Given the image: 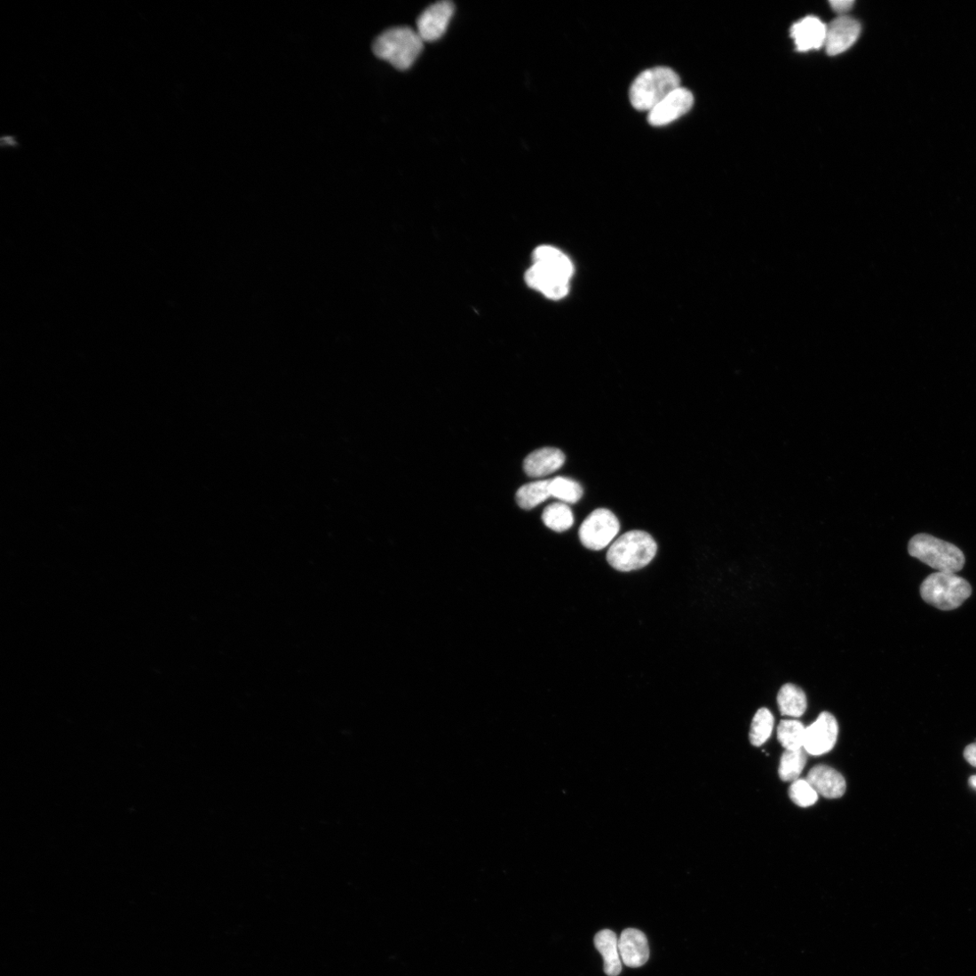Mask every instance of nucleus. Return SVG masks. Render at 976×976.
I'll list each match as a JSON object with an SVG mask.
<instances>
[{
  "instance_id": "obj_17",
  "label": "nucleus",
  "mask_w": 976,
  "mask_h": 976,
  "mask_svg": "<svg viewBox=\"0 0 976 976\" xmlns=\"http://www.w3.org/2000/svg\"><path fill=\"white\" fill-rule=\"evenodd\" d=\"M778 704L781 712L784 716L797 718L805 713L807 701L801 688L792 684H787L779 692Z\"/></svg>"
},
{
  "instance_id": "obj_2",
  "label": "nucleus",
  "mask_w": 976,
  "mask_h": 976,
  "mask_svg": "<svg viewBox=\"0 0 976 976\" xmlns=\"http://www.w3.org/2000/svg\"><path fill=\"white\" fill-rule=\"evenodd\" d=\"M424 40L417 30L408 27L390 28L382 33L373 44L375 55L399 70L412 67L424 49Z\"/></svg>"
},
{
  "instance_id": "obj_6",
  "label": "nucleus",
  "mask_w": 976,
  "mask_h": 976,
  "mask_svg": "<svg viewBox=\"0 0 976 976\" xmlns=\"http://www.w3.org/2000/svg\"><path fill=\"white\" fill-rule=\"evenodd\" d=\"M923 600L940 610H954L970 598L972 587L967 581L952 573H935L920 586Z\"/></svg>"
},
{
  "instance_id": "obj_25",
  "label": "nucleus",
  "mask_w": 976,
  "mask_h": 976,
  "mask_svg": "<svg viewBox=\"0 0 976 976\" xmlns=\"http://www.w3.org/2000/svg\"><path fill=\"white\" fill-rule=\"evenodd\" d=\"M830 4L837 13L845 14L852 10L854 2L853 0H833Z\"/></svg>"
},
{
  "instance_id": "obj_9",
  "label": "nucleus",
  "mask_w": 976,
  "mask_h": 976,
  "mask_svg": "<svg viewBox=\"0 0 976 976\" xmlns=\"http://www.w3.org/2000/svg\"><path fill=\"white\" fill-rule=\"evenodd\" d=\"M693 93L679 87L667 95L648 113V123L655 127L670 124L686 115L694 106Z\"/></svg>"
},
{
  "instance_id": "obj_21",
  "label": "nucleus",
  "mask_w": 976,
  "mask_h": 976,
  "mask_svg": "<svg viewBox=\"0 0 976 976\" xmlns=\"http://www.w3.org/2000/svg\"><path fill=\"white\" fill-rule=\"evenodd\" d=\"M806 763L805 750H786L781 760L779 774L785 782H796L801 775Z\"/></svg>"
},
{
  "instance_id": "obj_4",
  "label": "nucleus",
  "mask_w": 976,
  "mask_h": 976,
  "mask_svg": "<svg viewBox=\"0 0 976 976\" xmlns=\"http://www.w3.org/2000/svg\"><path fill=\"white\" fill-rule=\"evenodd\" d=\"M680 77L671 68L655 67L641 73L633 82L630 98L633 107L650 112L667 95L680 86Z\"/></svg>"
},
{
  "instance_id": "obj_5",
  "label": "nucleus",
  "mask_w": 976,
  "mask_h": 976,
  "mask_svg": "<svg viewBox=\"0 0 976 976\" xmlns=\"http://www.w3.org/2000/svg\"><path fill=\"white\" fill-rule=\"evenodd\" d=\"M909 553L940 573L956 574L965 563L963 551L956 545L927 534H919L909 543Z\"/></svg>"
},
{
  "instance_id": "obj_11",
  "label": "nucleus",
  "mask_w": 976,
  "mask_h": 976,
  "mask_svg": "<svg viewBox=\"0 0 976 976\" xmlns=\"http://www.w3.org/2000/svg\"><path fill=\"white\" fill-rule=\"evenodd\" d=\"M861 33V26L855 20L842 16L827 26L825 46L829 56L840 55L851 48Z\"/></svg>"
},
{
  "instance_id": "obj_18",
  "label": "nucleus",
  "mask_w": 976,
  "mask_h": 976,
  "mask_svg": "<svg viewBox=\"0 0 976 976\" xmlns=\"http://www.w3.org/2000/svg\"><path fill=\"white\" fill-rule=\"evenodd\" d=\"M542 519L548 528L558 533L569 530L575 524L572 509L562 502L548 505L543 512Z\"/></svg>"
},
{
  "instance_id": "obj_15",
  "label": "nucleus",
  "mask_w": 976,
  "mask_h": 976,
  "mask_svg": "<svg viewBox=\"0 0 976 976\" xmlns=\"http://www.w3.org/2000/svg\"><path fill=\"white\" fill-rule=\"evenodd\" d=\"M623 962L630 967H640L649 958V946L646 935L636 929L624 931L619 940Z\"/></svg>"
},
{
  "instance_id": "obj_26",
  "label": "nucleus",
  "mask_w": 976,
  "mask_h": 976,
  "mask_svg": "<svg viewBox=\"0 0 976 976\" xmlns=\"http://www.w3.org/2000/svg\"><path fill=\"white\" fill-rule=\"evenodd\" d=\"M964 756L969 764L976 767V742L965 748Z\"/></svg>"
},
{
  "instance_id": "obj_24",
  "label": "nucleus",
  "mask_w": 976,
  "mask_h": 976,
  "mask_svg": "<svg viewBox=\"0 0 976 976\" xmlns=\"http://www.w3.org/2000/svg\"><path fill=\"white\" fill-rule=\"evenodd\" d=\"M790 797L800 807H809L818 800V793L806 780L794 782L790 789Z\"/></svg>"
},
{
  "instance_id": "obj_3",
  "label": "nucleus",
  "mask_w": 976,
  "mask_h": 976,
  "mask_svg": "<svg viewBox=\"0 0 976 976\" xmlns=\"http://www.w3.org/2000/svg\"><path fill=\"white\" fill-rule=\"evenodd\" d=\"M656 551L657 544L648 533L634 530L623 535L611 544L607 559L614 569L628 573L646 567Z\"/></svg>"
},
{
  "instance_id": "obj_8",
  "label": "nucleus",
  "mask_w": 976,
  "mask_h": 976,
  "mask_svg": "<svg viewBox=\"0 0 976 976\" xmlns=\"http://www.w3.org/2000/svg\"><path fill=\"white\" fill-rule=\"evenodd\" d=\"M838 724L831 713L821 712L817 720L805 728L804 750L812 756H821L831 751L837 741Z\"/></svg>"
},
{
  "instance_id": "obj_16",
  "label": "nucleus",
  "mask_w": 976,
  "mask_h": 976,
  "mask_svg": "<svg viewBox=\"0 0 976 976\" xmlns=\"http://www.w3.org/2000/svg\"><path fill=\"white\" fill-rule=\"evenodd\" d=\"M594 944L604 959V971L608 976H618L623 970L619 940L609 931L599 932L594 939Z\"/></svg>"
},
{
  "instance_id": "obj_20",
  "label": "nucleus",
  "mask_w": 976,
  "mask_h": 976,
  "mask_svg": "<svg viewBox=\"0 0 976 976\" xmlns=\"http://www.w3.org/2000/svg\"><path fill=\"white\" fill-rule=\"evenodd\" d=\"M774 717L768 709H759L753 718L750 740L752 745L759 747L772 736L774 728Z\"/></svg>"
},
{
  "instance_id": "obj_27",
  "label": "nucleus",
  "mask_w": 976,
  "mask_h": 976,
  "mask_svg": "<svg viewBox=\"0 0 976 976\" xmlns=\"http://www.w3.org/2000/svg\"><path fill=\"white\" fill-rule=\"evenodd\" d=\"M970 785L976 790V776H972L969 780Z\"/></svg>"
},
{
  "instance_id": "obj_19",
  "label": "nucleus",
  "mask_w": 976,
  "mask_h": 976,
  "mask_svg": "<svg viewBox=\"0 0 976 976\" xmlns=\"http://www.w3.org/2000/svg\"><path fill=\"white\" fill-rule=\"evenodd\" d=\"M550 496L551 480H539L520 488L517 493V502L521 508L531 510Z\"/></svg>"
},
{
  "instance_id": "obj_10",
  "label": "nucleus",
  "mask_w": 976,
  "mask_h": 976,
  "mask_svg": "<svg viewBox=\"0 0 976 976\" xmlns=\"http://www.w3.org/2000/svg\"><path fill=\"white\" fill-rule=\"evenodd\" d=\"M450 2H439L428 7L417 20V32L424 42H433L446 33L454 14Z\"/></svg>"
},
{
  "instance_id": "obj_12",
  "label": "nucleus",
  "mask_w": 976,
  "mask_h": 976,
  "mask_svg": "<svg viewBox=\"0 0 976 976\" xmlns=\"http://www.w3.org/2000/svg\"><path fill=\"white\" fill-rule=\"evenodd\" d=\"M806 782L818 795L829 799L844 796L846 790L845 778L831 766L818 765L813 766L806 777Z\"/></svg>"
},
{
  "instance_id": "obj_13",
  "label": "nucleus",
  "mask_w": 976,
  "mask_h": 976,
  "mask_svg": "<svg viewBox=\"0 0 976 976\" xmlns=\"http://www.w3.org/2000/svg\"><path fill=\"white\" fill-rule=\"evenodd\" d=\"M790 35L797 51L806 52L825 45L827 25L815 17H806L793 25Z\"/></svg>"
},
{
  "instance_id": "obj_22",
  "label": "nucleus",
  "mask_w": 976,
  "mask_h": 976,
  "mask_svg": "<svg viewBox=\"0 0 976 976\" xmlns=\"http://www.w3.org/2000/svg\"><path fill=\"white\" fill-rule=\"evenodd\" d=\"M805 728L798 721L784 720L778 727V739L786 750L804 749Z\"/></svg>"
},
{
  "instance_id": "obj_14",
  "label": "nucleus",
  "mask_w": 976,
  "mask_h": 976,
  "mask_svg": "<svg viewBox=\"0 0 976 976\" xmlns=\"http://www.w3.org/2000/svg\"><path fill=\"white\" fill-rule=\"evenodd\" d=\"M564 453L556 448H544L529 454L524 470L531 478H543L559 471L565 464Z\"/></svg>"
},
{
  "instance_id": "obj_23",
  "label": "nucleus",
  "mask_w": 976,
  "mask_h": 976,
  "mask_svg": "<svg viewBox=\"0 0 976 976\" xmlns=\"http://www.w3.org/2000/svg\"><path fill=\"white\" fill-rule=\"evenodd\" d=\"M551 496L565 504H575L583 496V487L575 480L558 477L551 480Z\"/></svg>"
},
{
  "instance_id": "obj_7",
  "label": "nucleus",
  "mask_w": 976,
  "mask_h": 976,
  "mask_svg": "<svg viewBox=\"0 0 976 976\" xmlns=\"http://www.w3.org/2000/svg\"><path fill=\"white\" fill-rule=\"evenodd\" d=\"M620 529L621 524L615 513L608 509L599 508L584 520L579 536L586 548L599 551L612 543Z\"/></svg>"
},
{
  "instance_id": "obj_1",
  "label": "nucleus",
  "mask_w": 976,
  "mask_h": 976,
  "mask_svg": "<svg viewBox=\"0 0 976 976\" xmlns=\"http://www.w3.org/2000/svg\"><path fill=\"white\" fill-rule=\"evenodd\" d=\"M533 260V266L526 274L528 285L553 300L567 297L574 274L568 257L552 246L544 245L536 249Z\"/></svg>"
}]
</instances>
